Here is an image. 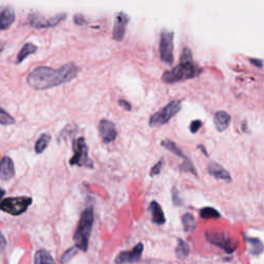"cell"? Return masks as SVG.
I'll return each mask as SVG.
<instances>
[{
  "label": "cell",
  "instance_id": "obj_10",
  "mask_svg": "<svg viewBox=\"0 0 264 264\" xmlns=\"http://www.w3.org/2000/svg\"><path fill=\"white\" fill-rule=\"evenodd\" d=\"M144 251V246L143 243H137L132 250L130 251H124L120 253L116 257V263L118 264H125V263H134L140 260L141 255Z\"/></svg>",
  "mask_w": 264,
  "mask_h": 264
},
{
  "label": "cell",
  "instance_id": "obj_8",
  "mask_svg": "<svg viewBox=\"0 0 264 264\" xmlns=\"http://www.w3.org/2000/svg\"><path fill=\"white\" fill-rule=\"evenodd\" d=\"M66 17H67V15L65 13H61V14L55 15V16L50 17V18H46L43 15L34 13V14L29 15L28 22L32 27L37 28V29H42V28L54 27V26L58 25L59 23H61Z\"/></svg>",
  "mask_w": 264,
  "mask_h": 264
},
{
  "label": "cell",
  "instance_id": "obj_38",
  "mask_svg": "<svg viewBox=\"0 0 264 264\" xmlns=\"http://www.w3.org/2000/svg\"><path fill=\"white\" fill-rule=\"evenodd\" d=\"M0 51H2V48H0Z\"/></svg>",
  "mask_w": 264,
  "mask_h": 264
},
{
  "label": "cell",
  "instance_id": "obj_21",
  "mask_svg": "<svg viewBox=\"0 0 264 264\" xmlns=\"http://www.w3.org/2000/svg\"><path fill=\"white\" fill-rule=\"evenodd\" d=\"M161 145H162L165 149H167L169 152H171L172 154L177 155L178 157H181V158L184 159V160L187 159V156H185V154L181 151V149H180L177 145H175L173 141L166 139V140H163V141L161 143Z\"/></svg>",
  "mask_w": 264,
  "mask_h": 264
},
{
  "label": "cell",
  "instance_id": "obj_29",
  "mask_svg": "<svg viewBox=\"0 0 264 264\" xmlns=\"http://www.w3.org/2000/svg\"><path fill=\"white\" fill-rule=\"evenodd\" d=\"M202 126V122L200 120H195V121H192L191 124H190V131L192 133H196Z\"/></svg>",
  "mask_w": 264,
  "mask_h": 264
},
{
  "label": "cell",
  "instance_id": "obj_13",
  "mask_svg": "<svg viewBox=\"0 0 264 264\" xmlns=\"http://www.w3.org/2000/svg\"><path fill=\"white\" fill-rule=\"evenodd\" d=\"M15 11L10 7H0V30L9 29L15 22Z\"/></svg>",
  "mask_w": 264,
  "mask_h": 264
},
{
  "label": "cell",
  "instance_id": "obj_35",
  "mask_svg": "<svg viewBox=\"0 0 264 264\" xmlns=\"http://www.w3.org/2000/svg\"><path fill=\"white\" fill-rule=\"evenodd\" d=\"M250 62H251L252 64H254L255 66L259 67V68H261V67L263 66V61L260 60V59H250Z\"/></svg>",
  "mask_w": 264,
  "mask_h": 264
},
{
  "label": "cell",
  "instance_id": "obj_11",
  "mask_svg": "<svg viewBox=\"0 0 264 264\" xmlns=\"http://www.w3.org/2000/svg\"><path fill=\"white\" fill-rule=\"evenodd\" d=\"M99 134L104 140V143L109 144L116 139L117 137V129L115 124L110 120H101L99 122Z\"/></svg>",
  "mask_w": 264,
  "mask_h": 264
},
{
  "label": "cell",
  "instance_id": "obj_19",
  "mask_svg": "<svg viewBox=\"0 0 264 264\" xmlns=\"http://www.w3.org/2000/svg\"><path fill=\"white\" fill-rule=\"evenodd\" d=\"M34 264H55L54 258L47 250H38L34 256Z\"/></svg>",
  "mask_w": 264,
  "mask_h": 264
},
{
  "label": "cell",
  "instance_id": "obj_12",
  "mask_svg": "<svg viewBox=\"0 0 264 264\" xmlns=\"http://www.w3.org/2000/svg\"><path fill=\"white\" fill-rule=\"evenodd\" d=\"M129 22V17L124 13H119L115 20L113 38L117 42H121L126 33V27Z\"/></svg>",
  "mask_w": 264,
  "mask_h": 264
},
{
  "label": "cell",
  "instance_id": "obj_17",
  "mask_svg": "<svg viewBox=\"0 0 264 264\" xmlns=\"http://www.w3.org/2000/svg\"><path fill=\"white\" fill-rule=\"evenodd\" d=\"M150 211L152 213V221L155 224L161 225L165 223V216L164 213L160 207V205L157 201H152L150 204Z\"/></svg>",
  "mask_w": 264,
  "mask_h": 264
},
{
  "label": "cell",
  "instance_id": "obj_6",
  "mask_svg": "<svg viewBox=\"0 0 264 264\" xmlns=\"http://www.w3.org/2000/svg\"><path fill=\"white\" fill-rule=\"evenodd\" d=\"M182 103L180 100H172L167 104L163 109L153 114L150 118V126H161L166 124L170 119L173 118L175 114L181 111Z\"/></svg>",
  "mask_w": 264,
  "mask_h": 264
},
{
  "label": "cell",
  "instance_id": "obj_2",
  "mask_svg": "<svg viewBox=\"0 0 264 264\" xmlns=\"http://www.w3.org/2000/svg\"><path fill=\"white\" fill-rule=\"evenodd\" d=\"M200 73L201 68L197 63L193 61L191 50L186 48L182 52L180 64L170 70L165 71L162 75V79L166 84H173L177 82L196 77Z\"/></svg>",
  "mask_w": 264,
  "mask_h": 264
},
{
  "label": "cell",
  "instance_id": "obj_28",
  "mask_svg": "<svg viewBox=\"0 0 264 264\" xmlns=\"http://www.w3.org/2000/svg\"><path fill=\"white\" fill-rule=\"evenodd\" d=\"M162 164H163V161L160 160V161H158V162L152 167V169H151V171H150V174L152 175V177H154V175H157V174L160 173L161 168H162Z\"/></svg>",
  "mask_w": 264,
  "mask_h": 264
},
{
  "label": "cell",
  "instance_id": "obj_34",
  "mask_svg": "<svg viewBox=\"0 0 264 264\" xmlns=\"http://www.w3.org/2000/svg\"><path fill=\"white\" fill-rule=\"evenodd\" d=\"M6 246H7V240H6L5 236L2 233H0V253H2L5 250Z\"/></svg>",
  "mask_w": 264,
  "mask_h": 264
},
{
  "label": "cell",
  "instance_id": "obj_16",
  "mask_svg": "<svg viewBox=\"0 0 264 264\" xmlns=\"http://www.w3.org/2000/svg\"><path fill=\"white\" fill-rule=\"evenodd\" d=\"M230 121H231L230 115H229L228 113L224 112V111H219V112H217V113L215 114L214 123H215L216 129H217L219 132L225 131V130L229 127Z\"/></svg>",
  "mask_w": 264,
  "mask_h": 264
},
{
  "label": "cell",
  "instance_id": "obj_9",
  "mask_svg": "<svg viewBox=\"0 0 264 264\" xmlns=\"http://www.w3.org/2000/svg\"><path fill=\"white\" fill-rule=\"evenodd\" d=\"M207 239L215 246L220 247L226 253H232L236 249V245L224 233L218 232H207Z\"/></svg>",
  "mask_w": 264,
  "mask_h": 264
},
{
  "label": "cell",
  "instance_id": "obj_36",
  "mask_svg": "<svg viewBox=\"0 0 264 264\" xmlns=\"http://www.w3.org/2000/svg\"><path fill=\"white\" fill-rule=\"evenodd\" d=\"M5 195H6V191H5L3 188H0V200H2V199L4 198Z\"/></svg>",
  "mask_w": 264,
  "mask_h": 264
},
{
  "label": "cell",
  "instance_id": "obj_15",
  "mask_svg": "<svg viewBox=\"0 0 264 264\" xmlns=\"http://www.w3.org/2000/svg\"><path fill=\"white\" fill-rule=\"evenodd\" d=\"M208 172L212 175V177H214L218 180H224L225 182L231 181V177H230L229 172L219 163L210 162L208 165Z\"/></svg>",
  "mask_w": 264,
  "mask_h": 264
},
{
  "label": "cell",
  "instance_id": "obj_30",
  "mask_svg": "<svg viewBox=\"0 0 264 264\" xmlns=\"http://www.w3.org/2000/svg\"><path fill=\"white\" fill-rule=\"evenodd\" d=\"M172 199H173V204L175 205V206H181L182 205V199L180 198V195H179V191L175 189V188H173L172 189Z\"/></svg>",
  "mask_w": 264,
  "mask_h": 264
},
{
  "label": "cell",
  "instance_id": "obj_32",
  "mask_svg": "<svg viewBox=\"0 0 264 264\" xmlns=\"http://www.w3.org/2000/svg\"><path fill=\"white\" fill-rule=\"evenodd\" d=\"M73 22H74L76 25H79V26H83V25H85V24L87 23L86 19H85L84 16H82V15H76V16H74Z\"/></svg>",
  "mask_w": 264,
  "mask_h": 264
},
{
  "label": "cell",
  "instance_id": "obj_23",
  "mask_svg": "<svg viewBox=\"0 0 264 264\" xmlns=\"http://www.w3.org/2000/svg\"><path fill=\"white\" fill-rule=\"evenodd\" d=\"M247 241L249 242L250 246V252L253 255H259L263 252V243L260 239L258 238H251V237H247Z\"/></svg>",
  "mask_w": 264,
  "mask_h": 264
},
{
  "label": "cell",
  "instance_id": "obj_5",
  "mask_svg": "<svg viewBox=\"0 0 264 264\" xmlns=\"http://www.w3.org/2000/svg\"><path fill=\"white\" fill-rule=\"evenodd\" d=\"M31 204H32L31 197H26V196L9 197L0 202V211L8 213L12 216H20L28 210Z\"/></svg>",
  "mask_w": 264,
  "mask_h": 264
},
{
  "label": "cell",
  "instance_id": "obj_22",
  "mask_svg": "<svg viewBox=\"0 0 264 264\" xmlns=\"http://www.w3.org/2000/svg\"><path fill=\"white\" fill-rule=\"evenodd\" d=\"M182 223L184 230L187 232H194L196 229L195 218L191 214H185L182 218Z\"/></svg>",
  "mask_w": 264,
  "mask_h": 264
},
{
  "label": "cell",
  "instance_id": "obj_37",
  "mask_svg": "<svg viewBox=\"0 0 264 264\" xmlns=\"http://www.w3.org/2000/svg\"><path fill=\"white\" fill-rule=\"evenodd\" d=\"M198 148H199V150H200V151H201V152H204V153H205V155H206V156H208V152H207V151H206V148H205V147H204V146H201V145H199V146H198Z\"/></svg>",
  "mask_w": 264,
  "mask_h": 264
},
{
  "label": "cell",
  "instance_id": "obj_33",
  "mask_svg": "<svg viewBox=\"0 0 264 264\" xmlns=\"http://www.w3.org/2000/svg\"><path fill=\"white\" fill-rule=\"evenodd\" d=\"M118 104H119L120 107H122V108L125 109L126 111H130V110H131V105H130L128 101L124 100V99H120V100L118 101Z\"/></svg>",
  "mask_w": 264,
  "mask_h": 264
},
{
  "label": "cell",
  "instance_id": "obj_18",
  "mask_svg": "<svg viewBox=\"0 0 264 264\" xmlns=\"http://www.w3.org/2000/svg\"><path fill=\"white\" fill-rule=\"evenodd\" d=\"M36 51H37V47H36L35 45H33V44H31V43L25 44V45L22 47V49L20 50V52H19V54H18V56H17V60H16L17 64L22 63L28 56L34 54Z\"/></svg>",
  "mask_w": 264,
  "mask_h": 264
},
{
  "label": "cell",
  "instance_id": "obj_27",
  "mask_svg": "<svg viewBox=\"0 0 264 264\" xmlns=\"http://www.w3.org/2000/svg\"><path fill=\"white\" fill-rule=\"evenodd\" d=\"M180 170L184 171V172H191L192 174L197 175V171H196L193 163L188 158L186 160H184V162L180 165Z\"/></svg>",
  "mask_w": 264,
  "mask_h": 264
},
{
  "label": "cell",
  "instance_id": "obj_24",
  "mask_svg": "<svg viewBox=\"0 0 264 264\" xmlns=\"http://www.w3.org/2000/svg\"><path fill=\"white\" fill-rule=\"evenodd\" d=\"M16 123V119L11 116L6 110L0 108V125L3 126H11Z\"/></svg>",
  "mask_w": 264,
  "mask_h": 264
},
{
  "label": "cell",
  "instance_id": "obj_3",
  "mask_svg": "<svg viewBox=\"0 0 264 264\" xmlns=\"http://www.w3.org/2000/svg\"><path fill=\"white\" fill-rule=\"evenodd\" d=\"M94 223L93 207H88L80 215L76 230L73 234L75 247L83 252H87L89 248V238Z\"/></svg>",
  "mask_w": 264,
  "mask_h": 264
},
{
  "label": "cell",
  "instance_id": "obj_1",
  "mask_svg": "<svg viewBox=\"0 0 264 264\" xmlns=\"http://www.w3.org/2000/svg\"><path fill=\"white\" fill-rule=\"evenodd\" d=\"M77 72L78 68L74 63H67L58 69L38 66L28 74L27 83L34 90H46L70 82Z\"/></svg>",
  "mask_w": 264,
  "mask_h": 264
},
{
  "label": "cell",
  "instance_id": "obj_20",
  "mask_svg": "<svg viewBox=\"0 0 264 264\" xmlns=\"http://www.w3.org/2000/svg\"><path fill=\"white\" fill-rule=\"evenodd\" d=\"M50 141H51V135H50V134H48V133L42 134V135L37 138V140H36V143H35V152H36L37 154L44 153L45 150L48 148Z\"/></svg>",
  "mask_w": 264,
  "mask_h": 264
},
{
  "label": "cell",
  "instance_id": "obj_26",
  "mask_svg": "<svg viewBox=\"0 0 264 264\" xmlns=\"http://www.w3.org/2000/svg\"><path fill=\"white\" fill-rule=\"evenodd\" d=\"M199 215L201 218L204 219H216V218H220V213L213 209V208H204L202 210H200Z\"/></svg>",
  "mask_w": 264,
  "mask_h": 264
},
{
  "label": "cell",
  "instance_id": "obj_7",
  "mask_svg": "<svg viewBox=\"0 0 264 264\" xmlns=\"http://www.w3.org/2000/svg\"><path fill=\"white\" fill-rule=\"evenodd\" d=\"M159 52L161 60L171 65L173 63V32L169 30H162L160 35Z\"/></svg>",
  "mask_w": 264,
  "mask_h": 264
},
{
  "label": "cell",
  "instance_id": "obj_25",
  "mask_svg": "<svg viewBox=\"0 0 264 264\" xmlns=\"http://www.w3.org/2000/svg\"><path fill=\"white\" fill-rule=\"evenodd\" d=\"M178 242L179 243H178L177 250H175V252H177V256L179 258H186L190 252V248H189L188 243L181 238L178 240Z\"/></svg>",
  "mask_w": 264,
  "mask_h": 264
},
{
  "label": "cell",
  "instance_id": "obj_14",
  "mask_svg": "<svg viewBox=\"0 0 264 264\" xmlns=\"http://www.w3.org/2000/svg\"><path fill=\"white\" fill-rule=\"evenodd\" d=\"M15 175V165L11 157L6 156L0 162V178L3 180H11Z\"/></svg>",
  "mask_w": 264,
  "mask_h": 264
},
{
  "label": "cell",
  "instance_id": "obj_4",
  "mask_svg": "<svg viewBox=\"0 0 264 264\" xmlns=\"http://www.w3.org/2000/svg\"><path fill=\"white\" fill-rule=\"evenodd\" d=\"M73 156L69 160L70 165L93 168V161L88 155V147L84 137H78L72 141Z\"/></svg>",
  "mask_w": 264,
  "mask_h": 264
},
{
  "label": "cell",
  "instance_id": "obj_31",
  "mask_svg": "<svg viewBox=\"0 0 264 264\" xmlns=\"http://www.w3.org/2000/svg\"><path fill=\"white\" fill-rule=\"evenodd\" d=\"M74 254H76V252H75V249H74V248H71V249L67 250V251L65 252V254L62 256V262L68 261V259L70 258V256H73Z\"/></svg>",
  "mask_w": 264,
  "mask_h": 264
}]
</instances>
